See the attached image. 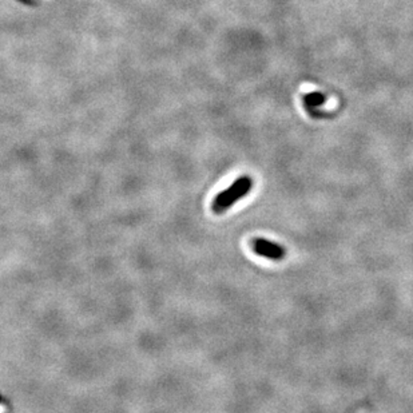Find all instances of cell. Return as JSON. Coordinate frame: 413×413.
<instances>
[{"label":"cell","mask_w":413,"mask_h":413,"mask_svg":"<svg viewBox=\"0 0 413 413\" xmlns=\"http://www.w3.org/2000/svg\"><path fill=\"white\" fill-rule=\"evenodd\" d=\"M253 188V179L249 175H242L233 182L229 188L215 195L211 204V210L215 214H222L226 210L237 204L241 198L250 193Z\"/></svg>","instance_id":"cell-1"},{"label":"cell","mask_w":413,"mask_h":413,"mask_svg":"<svg viewBox=\"0 0 413 413\" xmlns=\"http://www.w3.org/2000/svg\"><path fill=\"white\" fill-rule=\"evenodd\" d=\"M250 246H252V250L257 256L263 258H268V259H272V261H281L284 259L285 254V249L278 243L275 242L268 241L265 238H254L250 242Z\"/></svg>","instance_id":"cell-2"},{"label":"cell","mask_w":413,"mask_h":413,"mask_svg":"<svg viewBox=\"0 0 413 413\" xmlns=\"http://www.w3.org/2000/svg\"><path fill=\"white\" fill-rule=\"evenodd\" d=\"M324 101H325V98L320 92H311V94H308L304 97V102H305V106L308 108L313 107V106H321Z\"/></svg>","instance_id":"cell-3"}]
</instances>
